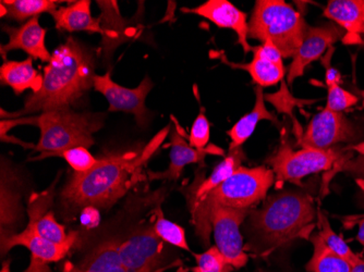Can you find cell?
Segmentation results:
<instances>
[{"label":"cell","instance_id":"obj_24","mask_svg":"<svg viewBox=\"0 0 364 272\" xmlns=\"http://www.w3.org/2000/svg\"><path fill=\"white\" fill-rule=\"evenodd\" d=\"M243 161H245V155L242 147L229 151V154L225 157L220 165H216L208 179L198 182V185L193 184L191 186V191L189 190V195H188L189 202H196L205 197L213 190L216 189L223 182L234 175L241 167Z\"/></svg>","mask_w":364,"mask_h":272},{"label":"cell","instance_id":"obj_27","mask_svg":"<svg viewBox=\"0 0 364 272\" xmlns=\"http://www.w3.org/2000/svg\"><path fill=\"white\" fill-rule=\"evenodd\" d=\"M264 99L269 102L271 105L276 108L279 114H287L291 118L294 124V134H296V142H299L304 134V129L300 126L299 122L296 121V119L294 116V108H302L306 105H312L316 103V100L310 99H300L291 95L289 89H288V84L286 80L280 82L279 91L276 93L267 94L264 95Z\"/></svg>","mask_w":364,"mask_h":272},{"label":"cell","instance_id":"obj_36","mask_svg":"<svg viewBox=\"0 0 364 272\" xmlns=\"http://www.w3.org/2000/svg\"><path fill=\"white\" fill-rule=\"evenodd\" d=\"M333 53H334V46L331 47L326 55L321 58V61L325 67V83H326L327 87L339 85L341 81V73L331 65Z\"/></svg>","mask_w":364,"mask_h":272},{"label":"cell","instance_id":"obj_19","mask_svg":"<svg viewBox=\"0 0 364 272\" xmlns=\"http://www.w3.org/2000/svg\"><path fill=\"white\" fill-rule=\"evenodd\" d=\"M323 16L345 31V44H362L364 36V0H331Z\"/></svg>","mask_w":364,"mask_h":272},{"label":"cell","instance_id":"obj_4","mask_svg":"<svg viewBox=\"0 0 364 272\" xmlns=\"http://www.w3.org/2000/svg\"><path fill=\"white\" fill-rule=\"evenodd\" d=\"M275 182L274 171L269 168H245L241 165L234 175L213 190L205 197L191 205L196 234L204 244L210 243L212 224L210 210L213 206L251 210L267 197L269 187Z\"/></svg>","mask_w":364,"mask_h":272},{"label":"cell","instance_id":"obj_37","mask_svg":"<svg viewBox=\"0 0 364 272\" xmlns=\"http://www.w3.org/2000/svg\"><path fill=\"white\" fill-rule=\"evenodd\" d=\"M24 272H52L49 270L48 266L46 263L38 261V259H33L31 261V266L28 269Z\"/></svg>","mask_w":364,"mask_h":272},{"label":"cell","instance_id":"obj_31","mask_svg":"<svg viewBox=\"0 0 364 272\" xmlns=\"http://www.w3.org/2000/svg\"><path fill=\"white\" fill-rule=\"evenodd\" d=\"M155 214H156V219L153 224V228H154L157 236L165 243L189 251L185 229L165 218L161 208L155 212Z\"/></svg>","mask_w":364,"mask_h":272},{"label":"cell","instance_id":"obj_28","mask_svg":"<svg viewBox=\"0 0 364 272\" xmlns=\"http://www.w3.org/2000/svg\"><path fill=\"white\" fill-rule=\"evenodd\" d=\"M28 228L32 229L36 234L55 244H65L77 236V232L67 234L65 227L61 226L55 218L53 212H46L36 221H28Z\"/></svg>","mask_w":364,"mask_h":272},{"label":"cell","instance_id":"obj_7","mask_svg":"<svg viewBox=\"0 0 364 272\" xmlns=\"http://www.w3.org/2000/svg\"><path fill=\"white\" fill-rule=\"evenodd\" d=\"M343 151L337 146L328 149L302 147L294 151L290 141L285 138L267 161L279 185L284 182L301 185L304 178L332 169L341 161Z\"/></svg>","mask_w":364,"mask_h":272},{"label":"cell","instance_id":"obj_16","mask_svg":"<svg viewBox=\"0 0 364 272\" xmlns=\"http://www.w3.org/2000/svg\"><path fill=\"white\" fill-rule=\"evenodd\" d=\"M4 30L9 36L8 44L1 45L0 48L4 59H6L7 53L16 49L26 52L33 60L38 59L43 62H49L52 59V55L45 45L47 30L40 26L38 16L28 20L19 28L6 26Z\"/></svg>","mask_w":364,"mask_h":272},{"label":"cell","instance_id":"obj_5","mask_svg":"<svg viewBox=\"0 0 364 272\" xmlns=\"http://www.w3.org/2000/svg\"><path fill=\"white\" fill-rule=\"evenodd\" d=\"M104 114L77 112L68 108L50 110L36 116L41 138L34 151L42 153L38 159L75 148L93 146L94 133L101 130Z\"/></svg>","mask_w":364,"mask_h":272},{"label":"cell","instance_id":"obj_21","mask_svg":"<svg viewBox=\"0 0 364 272\" xmlns=\"http://www.w3.org/2000/svg\"><path fill=\"white\" fill-rule=\"evenodd\" d=\"M77 267L85 272H128L116 237H110L92 247Z\"/></svg>","mask_w":364,"mask_h":272},{"label":"cell","instance_id":"obj_6","mask_svg":"<svg viewBox=\"0 0 364 272\" xmlns=\"http://www.w3.org/2000/svg\"><path fill=\"white\" fill-rule=\"evenodd\" d=\"M308 28L304 16L284 0H257L247 36L261 43L269 40L283 58H294Z\"/></svg>","mask_w":364,"mask_h":272},{"label":"cell","instance_id":"obj_8","mask_svg":"<svg viewBox=\"0 0 364 272\" xmlns=\"http://www.w3.org/2000/svg\"><path fill=\"white\" fill-rule=\"evenodd\" d=\"M116 239L128 272H157L165 265V242L153 226L139 224L122 239Z\"/></svg>","mask_w":364,"mask_h":272},{"label":"cell","instance_id":"obj_13","mask_svg":"<svg viewBox=\"0 0 364 272\" xmlns=\"http://www.w3.org/2000/svg\"><path fill=\"white\" fill-rule=\"evenodd\" d=\"M253 59L249 63H231L220 56L223 62L235 69H242L250 75L253 83L257 87H269L283 81L286 75L283 56L274 46L273 43L267 40L259 46H253Z\"/></svg>","mask_w":364,"mask_h":272},{"label":"cell","instance_id":"obj_40","mask_svg":"<svg viewBox=\"0 0 364 272\" xmlns=\"http://www.w3.org/2000/svg\"><path fill=\"white\" fill-rule=\"evenodd\" d=\"M68 272H85L80 270L77 267H71L70 269L68 270Z\"/></svg>","mask_w":364,"mask_h":272},{"label":"cell","instance_id":"obj_32","mask_svg":"<svg viewBox=\"0 0 364 272\" xmlns=\"http://www.w3.org/2000/svg\"><path fill=\"white\" fill-rule=\"evenodd\" d=\"M196 266L192 268V272H231L235 269L216 246L196 255Z\"/></svg>","mask_w":364,"mask_h":272},{"label":"cell","instance_id":"obj_41","mask_svg":"<svg viewBox=\"0 0 364 272\" xmlns=\"http://www.w3.org/2000/svg\"><path fill=\"white\" fill-rule=\"evenodd\" d=\"M362 96H363V98H364V91H362Z\"/></svg>","mask_w":364,"mask_h":272},{"label":"cell","instance_id":"obj_11","mask_svg":"<svg viewBox=\"0 0 364 272\" xmlns=\"http://www.w3.org/2000/svg\"><path fill=\"white\" fill-rule=\"evenodd\" d=\"M153 87L154 84L147 75L136 89H127L116 83L110 72L94 77V89L107 99L109 111L130 112L140 126H144L149 119L145 100Z\"/></svg>","mask_w":364,"mask_h":272},{"label":"cell","instance_id":"obj_18","mask_svg":"<svg viewBox=\"0 0 364 272\" xmlns=\"http://www.w3.org/2000/svg\"><path fill=\"white\" fill-rule=\"evenodd\" d=\"M77 240V236L65 244H55L45 240L40 235L36 234L32 229L26 227L22 232L12 233L7 236L1 237V249L3 253H5L10 251L12 247L24 246L30 249L33 259L48 263L63 259Z\"/></svg>","mask_w":364,"mask_h":272},{"label":"cell","instance_id":"obj_34","mask_svg":"<svg viewBox=\"0 0 364 272\" xmlns=\"http://www.w3.org/2000/svg\"><path fill=\"white\" fill-rule=\"evenodd\" d=\"M358 99L355 94L346 91L341 85L327 87L326 109L335 112H343L357 105Z\"/></svg>","mask_w":364,"mask_h":272},{"label":"cell","instance_id":"obj_10","mask_svg":"<svg viewBox=\"0 0 364 272\" xmlns=\"http://www.w3.org/2000/svg\"><path fill=\"white\" fill-rule=\"evenodd\" d=\"M362 136L357 124L343 112L324 109L313 116L298 144L302 147L328 149L341 143H353Z\"/></svg>","mask_w":364,"mask_h":272},{"label":"cell","instance_id":"obj_9","mask_svg":"<svg viewBox=\"0 0 364 272\" xmlns=\"http://www.w3.org/2000/svg\"><path fill=\"white\" fill-rule=\"evenodd\" d=\"M250 212L251 210H237L223 206H213L210 210V220L216 247L234 268L245 267L249 259L243 245L240 227Z\"/></svg>","mask_w":364,"mask_h":272},{"label":"cell","instance_id":"obj_35","mask_svg":"<svg viewBox=\"0 0 364 272\" xmlns=\"http://www.w3.org/2000/svg\"><path fill=\"white\" fill-rule=\"evenodd\" d=\"M210 121L208 116L204 114V110L198 114L189 135V144L194 148L203 149L210 142Z\"/></svg>","mask_w":364,"mask_h":272},{"label":"cell","instance_id":"obj_1","mask_svg":"<svg viewBox=\"0 0 364 272\" xmlns=\"http://www.w3.org/2000/svg\"><path fill=\"white\" fill-rule=\"evenodd\" d=\"M171 126L159 131L149 144L136 151L98 159L87 173H73L61 191L65 214L73 216L87 207L109 208L126 195L142 178V168L171 133Z\"/></svg>","mask_w":364,"mask_h":272},{"label":"cell","instance_id":"obj_39","mask_svg":"<svg viewBox=\"0 0 364 272\" xmlns=\"http://www.w3.org/2000/svg\"><path fill=\"white\" fill-rule=\"evenodd\" d=\"M350 272H364V257H361L355 265H353Z\"/></svg>","mask_w":364,"mask_h":272},{"label":"cell","instance_id":"obj_12","mask_svg":"<svg viewBox=\"0 0 364 272\" xmlns=\"http://www.w3.org/2000/svg\"><path fill=\"white\" fill-rule=\"evenodd\" d=\"M345 36V31L332 22L320 26H309L301 46L288 69L286 77L288 85H291L294 80L302 77L309 65L322 58L327 49L338 40H343Z\"/></svg>","mask_w":364,"mask_h":272},{"label":"cell","instance_id":"obj_22","mask_svg":"<svg viewBox=\"0 0 364 272\" xmlns=\"http://www.w3.org/2000/svg\"><path fill=\"white\" fill-rule=\"evenodd\" d=\"M262 120H269L274 126H280L277 116H274L265 106L263 89L255 87V104L251 112L243 116L230 130L227 131V135L230 138L231 143L229 151L242 147V145L250 138L255 132L257 124Z\"/></svg>","mask_w":364,"mask_h":272},{"label":"cell","instance_id":"obj_17","mask_svg":"<svg viewBox=\"0 0 364 272\" xmlns=\"http://www.w3.org/2000/svg\"><path fill=\"white\" fill-rule=\"evenodd\" d=\"M169 134H171V143H169L171 163L164 173H149L151 179L177 181L186 165L191 163H203L206 155H218V156L225 155V151L222 148L214 145H210L208 148H194L187 143L182 135H180L177 128L171 129Z\"/></svg>","mask_w":364,"mask_h":272},{"label":"cell","instance_id":"obj_25","mask_svg":"<svg viewBox=\"0 0 364 272\" xmlns=\"http://www.w3.org/2000/svg\"><path fill=\"white\" fill-rule=\"evenodd\" d=\"M310 240L314 249L310 261L306 263L309 272H350L353 265L329 249L318 233L311 235Z\"/></svg>","mask_w":364,"mask_h":272},{"label":"cell","instance_id":"obj_26","mask_svg":"<svg viewBox=\"0 0 364 272\" xmlns=\"http://www.w3.org/2000/svg\"><path fill=\"white\" fill-rule=\"evenodd\" d=\"M1 16H7L18 22L33 19L40 14L52 13L58 9L56 0H1Z\"/></svg>","mask_w":364,"mask_h":272},{"label":"cell","instance_id":"obj_33","mask_svg":"<svg viewBox=\"0 0 364 272\" xmlns=\"http://www.w3.org/2000/svg\"><path fill=\"white\" fill-rule=\"evenodd\" d=\"M55 156L63 157L70 165L71 169H73L75 173H87L90 170L93 169L98 163V159L90 153L87 147L67 149V151L58 153Z\"/></svg>","mask_w":364,"mask_h":272},{"label":"cell","instance_id":"obj_14","mask_svg":"<svg viewBox=\"0 0 364 272\" xmlns=\"http://www.w3.org/2000/svg\"><path fill=\"white\" fill-rule=\"evenodd\" d=\"M182 11L203 16L218 28L235 31L243 53L247 55L252 52L253 46L247 42L249 22L247 13L239 10L228 0H208L196 8H182Z\"/></svg>","mask_w":364,"mask_h":272},{"label":"cell","instance_id":"obj_29","mask_svg":"<svg viewBox=\"0 0 364 272\" xmlns=\"http://www.w3.org/2000/svg\"><path fill=\"white\" fill-rule=\"evenodd\" d=\"M16 190L11 189L9 173L3 169L1 175V237L10 234V227L14 226L19 214V200Z\"/></svg>","mask_w":364,"mask_h":272},{"label":"cell","instance_id":"obj_20","mask_svg":"<svg viewBox=\"0 0 364 272\" xmlns=\"http://www.w3.org/2000/svg\"><path fill=\"white\" fill-rule=\"evenodd\" d=\"M50 14L57 30L67 32L98 33L103 36L101 20L92 16L90 0L73 1L70 5L58 8Z\"/></svg>","mask_w":364,"mask_h":272},{"label":"cell","instance_id":"obj_30","mask_svg":"<svg viewBox=\"0 0 364 272\" xmlns=\"http://www.w3.org/2000/svg\"><path fill=\"white\" fill-rule=\"evenodd\" d=\"M318 228H320L318 235H320L325 245L329 249H332L338 256L343 257L346 261H348L351 265H355L361 259V257L358 254L353 253L351 251L350 247L343 240V236L335 233L332 226L329 224L328 219L322 212H318Z\"/></svg>","mask_w":364,"mask_h":272},{"label":"cell","instance_id":"obj_38","mask_svg":"<svg viewBox=\"0 0 364 272\" xmlns=\"http://www.w3.org/2000/svg\"><path fill=\"white\" fill-rule=\"evenodd\" d=\"M357 240L362 246H364V217L359 222V231H358Z\"/></svg>","mask_w":364,"mask_h":272},{"label":"cell","instance_id":"obj_3","mask_svg":"<svg viewBox=\"0 0 364 272\" xmlns=\"http://www.w3.org/2000/svg\"><path fill=\"white\" fill-rule=\"evenodd\" d=\"M318 219L312 196L304 192L283 191L269 196L259 210L247 217L250 243L245 249L267 255L296 239H310Z\"/></svg>","mask_w":364,"mask_h":272},{"label":"cell","instance_id":"obj_2","mask_svg":"<svg viewBox=\"0 0 364 272\" xmlns=\"http://www.w3.org/2000/svg\"><path fill=\"white\" fill-rule=\"evenodd\" d=\"M95 60L92 50L70 36L59 45L43 70V85L26 98L19 111L5 112L1 118H23L36 112L70 107L94 87Z\"/></svg>","mask_w":364,"mask_h":272},{"label":"cell","instance_id":"obj_23","mask_svg":"<svg viewBox=\"0 0 364 272\" xmlns=\"http://www.w3.org/2000/svg\"><path fill=\"white\" fill-rule=\"evenodd\" d=\"M1 85H7L14 89L16 95L26 89L38 93L43 85V75L33 67V59L28 57L23 61H7L0 67Z\"/></svg>","mask_w":364,"mask_h":272},{"label":"cell","instance_id":"obj_15","mask_svg":"<svg viewBox=\"0 0 364 272\" xmlns=\"http://www.w3.org/2000/svg\"><path fill=\"white\" fill-rule=\"evenodd\" d=\"M98 7L101 8L102 30H103V40H102V53L106 60H110L112 53L119 45L132 40L136 36L139 26L134 24V20L124 19L120 14L117 1H96Z\"/></svg>","mask_w":364,"mask_h":272}]
</instances>
